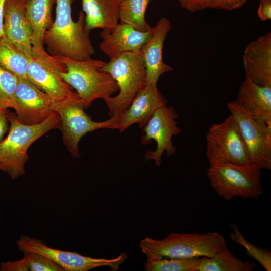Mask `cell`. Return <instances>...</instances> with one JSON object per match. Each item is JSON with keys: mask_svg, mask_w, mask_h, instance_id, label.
Returning <instances> with one entry per match:
<instances>
[{"mask_svg": "<svg viewBox=\"0 0 271 271\" xmlns=\"http://www.w3.org/2000/svg\"><path fill=\"white\" fill-rule=\"evenodd\" d=\"M119 1H120H120H123V0H119Z\"/></svg>", "mask_w": 271, "mask_h": 271, "instance_id": "obj_35", "label": "cell"}, {"mask_svg": "<svg viewBox=\"0 0 271 271\" xmlns=\"http://www.w3.org/2000/svg\"><path fill=\"white\" fill-rule=\"evenodd\" d=\"M27 257L25 255L20 260L8 261L2 262L0 264V271H29Z\"/></svg>", "mask_w": 271, "mask_h": 271, "instance_id": "obj_30", "label": "cell"}, {"mask_svg": "<svg viewBox=\"0 0 271 271\" xmlns=\"http://www.w3.org/2000/svg\"><path fill=\"white\" fill-rule=\"evenodd\" d=\"M19 250L44 255L60 266L64 271H88L97 267L108 266L116 271L128 258L126 252L113 259L95 258L76 252L63 251L47 246L40 240L22 236L17 241Z\"/></svg>", "mask_w": 271, "mask_h": 271, "instance_id": "obj_10", "label": "cell"}, {"mask_svg": "<svg viewBox=\"0 0 271 271\" xmlns=\"http://www.w3.org/2000/svg\"><path fill=\"white\" fill-rule=\"evenodd\" d=\"M140 247L147 258H189L212 257L227 246L222 234L210 232H171L161 240L147 237L141 241Z\"/></svg>", "mask_w": 271, "mask_h": 271, "instance_id": "obj_2", "label": "cell"}, {"mask_svg": "<svg viewBox=\"0 0 271 271\" xmlns=\"http://www.w3.org/2000/svg\"><path fill=\"white\" fill-rule=\"evenodd\" d=\"M9 115L7 109H0V141L8 130Z\"/></svg>", "mask_w": 271, "mask_h": 271, "instance_id": "obj_33", "label": "cell"}, {"mask_svg": "<svg viewBox=\"0 0 271 271\" xmlns=\"http://www.w3.org/2000/svg\"><path fill=\"white\" fill-rule=\"evenodd\" d=\"M53 109L61 119L63 142L74 157H80L78 145L85 134L99 129H112L111 118L102 122L93 121L84 111L79 96L54 102Z\"/></svg>", "mask_w": 271, "mask_h": 271, "instance_id": "obj_9", "label": "cell"}, {"mask_svg": "<svg viewBox=\"0 0 271 271\" xmlns=\"http://www.w3.org/2000/svg\"><path fill=\"white\" fill-rule=\"evenodd\" d=\"M5 0H0V37L4 34L3 28L4 6Z\"/></svg>", "mask_w": 271, "mask_h": 271, "instance_id": "obj_34", "label": "cell"}, {"mask_svg": "<svg viewBox=\"0 0 271 271\" xmlns=\"http://www.w3.org/2000/svg\"><path fill=\"white\" fill-rule=\"evenodd\" d=\"M257 15L262 21L271 19V0H260Z\"/></svg>", "mask_w": 271, "mask_h": 271, "instance_id": "obj_31", "label": "cell"}, {"mask_svg": "<svg viewBox=\"0 0 271 271\" xmlns=\"http://www.w3.org/2000/svg\"><path fill=\"white\" fill-rule=\"evenodd\" d=\"M102 69L116 81L119 92L104 100L110 117H117L130 106L138 92L146 85V73L141 50L127 52L106 63Z\"/></svg>", "mask_w": 271, "mask_h": 271, "instance_id": "obj_5", "label": "cell"}, {"mask_svg": "<svg viewBox=\"0 0 271 271\" xmlns=\"http://www.w3.org/2000/svg\"><path fill=\"white\" fill-rule=\"evenodd\" d=\"M171 28L166 17H161L153 27L152 35L141 49L146 73V84L157 85L160 77L171 72L172 67L163 60L164 42Z\"/></svg>", "mask_w": 271, "mask_h": 271, "instance_id": "obj_17", "label": "cell"}, {"mask_svg": "<svg viewBox=\"0 0 271 271\" xmlns=\"http://www.w3.org/2000/svg\"><path fill=\"white\" fill-rule=\"evenodd\" d=\"M232 231L230 233L231 239L235 243L243 246L247 253L257 261L267 271L271 270V252L266 248L255 246L247 240L235 224L231 225Z\"/></svg>", "mask_w": 271, "mask_h": 271, "instance_id": "obj_26", "label": "cell"}, {"mask_svg": "<svg viewBox=\"0 0 271 271\" xmlns=\"http://www.w3.org/2000/svg\"><path fill=\"white\" fill-rule=\"evenodd\" d=\"M153 0H123L120 2V23L129 24L137 29L146 31L152 27L145 20V12L149 4Z\"/></svg>", "mask_w": 271, "mask_h": 271, "instance_id": "obj_24", "label": "cell"}, {"mask_svg": "<svg viewBox=\"0 0 271 271\" xmlns=\"http://www.w3.org/2000/svg\"><path fill=\"white\" fill-rule=\"evenodd\" d=\"M64 71V64L58 58L48 53L33 54L28 58V78L46 93L53 102L78 96L62 78L60 73Z\"/></svg>", "mask_w": 271, "mask_h": 271, "instance_id": "obj_11", "label": "cell"}, {"mask_svg": "<svg viewBox=\"0 0 271 271\" xmlns=\"http://www.w3.org/2000/svg\"><path fill=\"white\" fill-rule=\"evenodd\" d=\"M53 101L28 78H18L9 108L14 109L17 119L27 125L40 124L54 111Z\"/></svg>", "mask_w": 271, "mask_h": 271, "instance_id": "obj_13", "label": "cell"}, {"mask_svg": "<svg viewBox=\"0 0 271 271\" xmlns=\"http://www.w3.org/2000/svg\"><path fill=\"white\" fill-rule=\"evenodd\" d=\"M178 1L183 8L190 12H193L204 9V0H178Z\"/></svg>", "mask_w": 271, "mask_h": 271, "instance_id": "obj_32", "label": "cell"}, {"mask_svg": "<svg viewBox=\"0 0 271 271\" xmlns=\"http://www.w3.org/2000/svg\"><path fill=\"white\" fill-rule=\"evenodd\" d=\"M27 259L31 271H64L58 264L42 254L30 252H23Z\"/></svg>", "mask_w": 271, "mask_h": 271, "instance_id": "obj_28", "label": "cell"}, {"mask_svg": "<svg viewBox=\"0 0 271 271\" xmlns=\"http://www.w3.org/2000/svg\"><path fill=\"white\" fill-rule=\"evenodd\" d=\"M247 0H204V9L233 10L241 7Z\"/></svg>", "mask_w": 271, "mask_h": 271, "instance_id": "obj_29", "label": "cell"}, {"mask_svg": "<svg viewBox=\"0 0 271 271\" xmlns=\"http://www.w3.org/2000/svg\"><path fill=\"white\" fill-rule=\"evenodd\" d=\"M18 77L0 66V109L9 108Z\"/></svg>", "mask_w": 271, "mask_h": 271, "instance_id": "obj_27", "label": "cell"}, {"mask_svg": "<svg viewBox=\"0 0 271 271\" xmlns=\"http://www.w3.org/2000/svg\"><path fill=\"white\" fill-rule=\"evenodd\" d=\"M256 265L248 261H242L226 247L212 257H204L198 271H252Z\"/></svg>", "mask_w": 271, "mask_h": 271, "instance_id": "obj_23", "label": "cell"}, {"mask_svg": "<svg viewBox=\"0 0 271 271\" xmlns=\"http://www.w3.org/2000/svg\"><path fill=\"white\" fill-rule=\"evenodd\" d=\"M227 108L237 123L254 168L271 169V125L253 117L236 101Z\"/></svg>", "mask_w": 271, "mask_h": 271, "instance_id": "obj_8", "label": "cell"}, {"mask_svg": "<svg viewBox=\"0 0 271 271\" xmlns=\"http://www.w3.org/2000/svg\"><path fill=\"white\" fill-rule=\"evenodd\" d=\"M178 117L173 107L166 105L158 109L142 128L144 134L141 137V144H148L152 140L157 144L155 151H146L144 156L146 161L154 160L155 165L160 167L164 152L168 157L176 154L177 149L173 144L172 138L181 132L176 121Z\"/></svg>", "mask_w": 271, "mask_h": 271, "instance_id": "obj_12", "label": "cell"}, {"mask_svg": "<svg viewBox=\"0 0 271 271\" xmlns=\"http://www.w3.org/2000/svg\"><path fill=\"white\" fill-rule=\"evenodd\" d=\"M10 127L7 137L0 141V169L13 179L23 176L28 159L27 151L33 142L49 131L59 127L61 119L54 111L43 122L27 125L10 113Z\"/></svg>", "mask_w": 271, "mask_h": 271, "instance_id": "obj_3", "label": "cell"}, {"mask_svg": "<svg viewBox=\"0 0 271 271\" xmlns=\"http://www.w3.org/2000/svg\"><path fill=\"white\" fill-rule=\"evenodd\" d=\"M206 143L209 165L231 164L254 168L239 126L231 114L221 123L210 127Z\"/></svg>", "mask_w": 271, "mask_h": 271, "instance_id": "obj_7", "label": "cell"}, {"mask_svg": "<svg viewBox=\"0 0 271 271\" xmlns=\"http://www.w3.org/2000/svg\"><path fill=\"white\" fill-rule=\"evenodd\" d=\"M56 0H26V16L33 30L32 54L45 55L44 38L53 23L52 10Z\"/></svg>", "mask_w": 271, "mask_h": 271, "instance_id": "obj_20", "label": "cell"}, {"mask_svg": "<svg viewBox=\"0 0 271 271\" xmlns=\"http://www.w3.org/2000/svg\"><path fill=\"white\" fill-rule=\"evenodd\" d=\"M153 32V27L142 31L129 24L118 23L113 28L100 32L102 41L99 48L112 60L123 53L141 50Z\"/></svg>", "mask_w": 271, "mask_h": 271, "instance_id": "obj_15", "label": "cell"}, {"mask_svg": "<svg viewBox=\"0 0 271 271\" xmlns=\"http://www.w3.org/2000/svg\"><path fill=\"white\" fill-rule=\"evenodd\" d=\"M119 4V0H82L85 30L90 33L96 28L114 27L118 23Z\"/></svg>", "mask_w": 271, "mask_h": 271, "instance_id": "obj_21", "label": "cell"}, {"mask_svg": "<svg viewBox=\"0 0 271 271\" xmlns=\"http://www.w3.org/2000/svg\"><path fill=\"white\" fill-rule=\"evenodd\" d=\"M28 59L5 35L0 37V66L18 78L27 77Z\"/></svg>", "mask_w": 271, "mask_h": 271, "instance_id": "obj_22", "label": "cell"}, {"mask_svg": "<svg viewBox=\"0 0 271 271\" xmlns=\"http://www.w3.org/2000/svg\"><path fill=\"white\" fill-rule=\"evenodd\" d=\"M246 76L264 86H271V33L249 43L243 54Z\"/></svg>", "mask_w": 271, "mask_h": 271, "instance_id": "obj_18", "label": "cell"}, {"mask_svg": "<svg viewBox=\"0 0 271 271\" xmlns=\"http://www.w3.org/2000/svg\"><path fill=\"white\" fill-rule=\"evenodd\" d=\"M167 103L157 85L146 84L138 92L124 112L117 117H111L113 120L112 129L122 132L134 124H138L140 128H143L154 112L167 105Z\"/></svg>", "mask_w": 271, "mask_h": 271, "instance_id": "obj_14", "label": "cell"}, {"mask_svg": "<svg viewBox=\"0 0 271 271\" xmlns=\"http://www.w3.org/2000/svg\"><path fill=\"white\" fill-rule=\"evenodd\" d=\"M207 176L212 189L229 201L235 197L257 199L262 194L261 171L231 164L209 165Z\"/></svg>", "mask_w": 271, "mask_h": 271, "instance_id": "obj_6", "label": "cell"}, {"mask_svg": "<svg viewBox=\"0 0 271 271\" xmlns=\"http://www.w3.org/2000/svg\"><path fill=\"white\" fill-rule=\"evenodd\" d=\"M235 101L253 117L271 125V86H261L246 76Z\"/></svg>", "mask_w": 271, "mask_h": 271, "instance_id": "obj_19", "label": "cell"}, {"mask_svg": "<svg viewBox=\"0 0 271 271\" xmlns=\"http://www.w3.org/2000/svg\"><path fill=\"white\" fill-rule=\"evenodd\" d=\"M203 257L147 258L144 265V270L146 271H198L200 264Z\"/></svg>", "mask_w": 271, "mask_h": 271, "instance_id": "obj_25", "label": "cell"}, {"mask_svg": "<svg viewBox=\"0 0 271 271\" xmlns=\"http://www.w3.org/2000/svg\"><path fill=\"white\" fill-rule=\"evenodd\" d=\"M74 0H56V17L44 35L48 54L56 57L83 61L91 58L95 52L85 28V14H79L77 21L72 17Z\"/></svg>", "mask_w": 271, "mask_h": 271, "instance_id": "obj_1", "label": "cell"}, {"mask_svg": "<svg viewBox=\"0 0 271 271\" xmlns=\"http://www.w3.org/2000/svg\"><path fill=\"white\" fill-rule=\"evenodd\" d=\"M58 58L65 66L62 78L76 90L84 108L95 99L104 100L118 91L116 81L102 69L106 62L91 58L83 61Z\"/></svg>", "mask_w": 271, "mask_h": 271, "instance_id": "obj_4", "label": "cell"}, {"mask_svg": "<svg viewBox=\"0 0 271 271\" xmlns=\"http://www.w3.org/2000/svg\"><path fill=\"white\" fill-rule=\"evenodd\" d=\"M26 0H5L4 34L27 57H32L33 30L26 16Z\"/></svg>", "mask_w": 271, "mask_h": 271, "instance_id": "obj_16", "label": "cell"}]
</instances>
